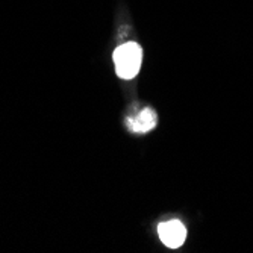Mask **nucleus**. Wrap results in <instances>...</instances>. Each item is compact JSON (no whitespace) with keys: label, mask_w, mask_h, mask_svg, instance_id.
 <instances>
[{"label":"nucleus","mask_w":253,"mask_h":253,"mask_svg":"<svg viewBox=\"0 0 253 253\" xmlns=\"http://www.w3.org/2000/svg\"><path fill=\"white\" fill-rule=\"evenodd\" d=\"M143 50L136 42H126L114 52L116 72L122 79H133L141 67Z\"/></svg>","instance_id":"f257e3e1"},{"label":"nucleus","mask_w":253,"mask_h":253,"mask_svg":"<svg viewBox=\"0 0 253 253\" xmlns=\"http://www.w3.org/2000/svg\"><path fill=\"white\" fill-rule=\"evenodd\" d=\"M159 238L167 247L177 249L183 244L187 238V229L179 220H171L167 223H161L158 227Z\"/></svg>","instance_id":"f03ea898"},{"label":"nucleus","mask_w":253,"mask_h":253,"mask_svg":"<svg viewBox=\"0 0 253 253\" xmlns=\"http://www.w3.org/2000/svg\"><path fill=\"white\" fill-rule=\"evenodd\" d=\"M126 123H127L129 130L136 132V133H144V132L152 130L156 126L158 119H156V114L152 109L146 108L138 114L136 117H129Z\"/></svg>","instance_id":"7ed1b4c3"}]
</instances>
